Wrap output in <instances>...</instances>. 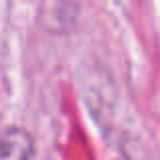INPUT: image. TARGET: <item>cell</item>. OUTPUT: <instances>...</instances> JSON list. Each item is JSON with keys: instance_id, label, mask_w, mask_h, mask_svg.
<instances>
[{"instance_id": "6da1fadb", "label": "cell", "mask_w": 160, "mask_h": 160, "mask_svg": "<svg viewBox=\"0 0 160 160\" xmlns=\"http://www.w3.org/2000/svg\"><path fill=\"white\" fill-rule=\"evenodd\" d=\"M79 85H81L85 106L91 112L93 120L98 122V126L106 134H118V138H122V99L112 73L102 63H83L79 73Z\"/></svg>"}, {"instance_id": "7a4b0ae2", "label": "cell", "mask_w": 160, "mask_h": 160, "mask_svg": "<svg viewBox=\"0 0 160 160\" xmlns=\"http://www.w3.org/2000/svg\"><path fill=\"white\" fill-rule=\"evenodd\" d=\"M0 160H37L32 136L16 126L6 128L0 134Z\"/></svg>"}]
</instances>
